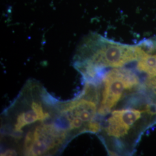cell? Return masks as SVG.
Listing matches in <instances>:
<instances>
[{
    "label": "cell",
    "mask_w": 156,
    "mask_h": 156,
    "mask_svg": "<svg viewBox=\"0 0 156 156\" xmlns=\"http://www.w3.org/2000/svg\"><path fill=\"white\" fill-rule=\"evenodd\" d=\"M62 102L55 98L35 80H30L2 114L1 136L11 150L28 129L62 114Z\"/></svg>",
    "instance_id": "1"
},
{
    "label": "cell",
    "mask_w": 156,
    "mask_h": 156,
    "mask_svg": "<svg viewBox=\"0 0 156 156\" xmlns=\"http://www.w3.org/2000/svg\"><path fill=\"white\" fill-rule=\"evenodd\" d=\"M140 45H129L90 33L81 41L73 58V65L85 81L94 79L106 67H122L138 61L145 53Z\"/></svg>",
    "instance_id": "2"
},
{
    "label": "cell",
    "mask_w": 156,
    "mask_h": 156,
    "mask_svg": "<svg viewBox=\"0 0 156 156\" xmlns=\"http://www.w3.org/2000/svg\"><path fill=\"white\" fill-rule=\"evenodd\" d=\"M62 111L58 117L28 129L5 156H51L59 153L74 138Z\"/></svg>",
    "instance_id": "3"
},
{
    "label": "cell",
    "mask_w": 156,
    "mask_h": 156,
    "mask_svg": "<svg viewBox=\"0 0 156 156\" xmlns=\"http://www.w3.org/2000/svg\"><path fill=\"white\" fill-rule=\"evenodd\" d=\"M145 113L152 115L149 104L142 111L131 107L123 108L111 112L106 120L101 122L98 134L109 153L127 154L132 150L134 145L131 138Z\"/></svg>",
    "instance_id": "4"
},
{
    "label": "cell",
    "mask_w": 156,
    "mask_h": 156,
    "mask_svg": "<svg viewBox=\"0 0 156 156\" xmlns=\"http://www.w3.org/2000/svg\"><path fill=\"white\" fill-rule=\"evenodd\" d=\"M94 82L97 84L99 94L97 121L100 123L118 105L125 95L140 84V79L128 69L115 68L103 72Z\"/></svg>",
    "instance_id": "5"
},
{
    "label": "cell",
    "mask_w": 156,
    "mask_h": 156,
    "mask_svg": "<svg viewBox=\"0 0 156 156\" xmlns=\"http://www.w3.org/2000/svg\"><path fill=\"white\" fill-rule=\"evenodd\" d=\"M140 43L145 52L138 60L137 69L150 78L156 77V39H145Z\"/></svg>",
    "instance_id": "6"
}]
</instances>
